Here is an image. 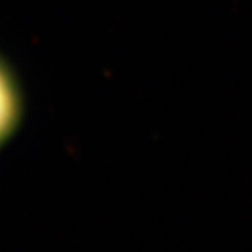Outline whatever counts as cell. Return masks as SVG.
Returning <instances> with one entry per match:
<instances>
[{
	"label": "cell",
	"instance_id": "1",
	"mask_svg": "<svg viewBox=\"0 0 252 252\" xmlns=\"http://www.w3.org/2000/svg\"><path fill=\"white\" fill-rule=\"evenodd\" d=\"M20 112L21 100L14 83V75L0 60V147L14 133Z\"/></svg>",
	"mask_w": 252,
	"mask_h": 252
}]
</instances>
